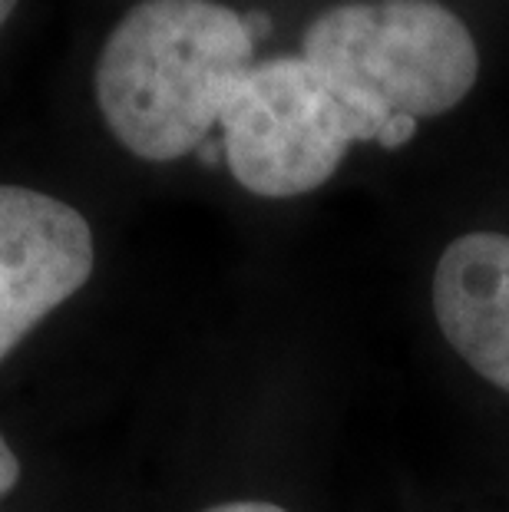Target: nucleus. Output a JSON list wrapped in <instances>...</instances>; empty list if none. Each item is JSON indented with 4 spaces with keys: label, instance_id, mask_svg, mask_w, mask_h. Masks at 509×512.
Returning a JSON list of instances; mask_svg holds the SVG:
<instances>
[{
    "label": "nucleus",
    "instance_id": "5",
    "mask_svg": "<svg viewBox=\"0 0 509 512\" xmlns=\"http://www.w3.org/2000/svg\"><path fill=\"white\" fill-rule=\"evenodd\" d=\"M430 294L453 351L509 394V235L470 232L450 242Z\"/></svg>",
    "mask_w": 509,
    "mask_h": 512
},
{
    "label": "nucleus",
    "instance_id": "2",
    "mask_svg": "<svg viewBox=\"0 0 509 512\" xmlns=\"http://www.w3.org/2000/svg\"><path fill=\"white\" fill-rule=\"evenodd\" d=\"M301 57L381 129L453 110L480 76L470 27L437 0L341 4L308 27Z\"/></svg>",
    "mask_w": 509,
    "mask_h": 512
},
{
    "label": "nucleus",
    "instance_id": "8",
    "mask_svg": "<svg viewBox=\"0 0 509 512\" xmlns=\"http://www.w3.org/2000/svg\"><path fill=\"white\" fill-rule=\"evenodd\" d=\"M205 512H288L275 503H255V499H242V503H222V506H212Z\"/></svg>",
    "mask_w": 509,
    "mask_h": 512
},
{
    "label": "nucleus",
    "instance_id": "9",
    "mask_svg": "<svg viewBox=\"0 0 509 512\" xmlns=\"http://www.w3.org/2000/svg\"><path fill=\"white\" fill-rule=\"evenodd\" d=\"M14 7H17V0H0V24L10 17V10H14Z\"/></svg>",
    "mask_w": 509,
    "mask_h": 512
},
{
    "label": "nucleus",
    "instance_id": "1",
    "mask_svg": "<svg viewBox=\"0 0 509 512\" xmlns=\"http://www.w3.org/2000/svg\"><path fill=\"white\" fill-rule=\"evenodd\" d=\"M245 17L215 0H143L96 63V103L133 156L172 162L209 143L255 67Z\"/></svg>",
    "mask_w": 509,
    "mask_h": 512
},
{
    "label": "nucleus",
    "instance_id": "4",
    "mask_svg": "<svg viewBox=\"0 0 509 512\" xmlns=\"http://www.w3.org/2000/svg\"><path fill=\"white\" fill-rule=\"evenodd\" d=\"M93 271L90 222L47 192L0 185V361Z\"/></svg>",
    "mask_w": 509,
    "mask_h": 512
},
{
    "label": "nucleus",
    "instance_id": "7",
    "mask_svg": "<svg viewBox=\"0 0 509 512\" xmlns=\"http://www.w3.org/2000/svg\"><path fill=\"white\" fill-rule=\"evenodd\" d=\"M17 479H20V460H17V453L10 450V443L4 440V433H0V499L17 486Z\"/></svg>",
    "mask_w": 509,
    "mask_h": 512
},
{
    "label": "nucleus",
    "instance_id": "3",
    "mask_svg": "<svg viewBox=\"0 0 509 512\" xmlns=\"http://www.w3.org/2000/svg\"><path fill=\"white\" fill-rule=\"evenodd\" d=\"M219 126L232 176L262 199L314 192L338 172L354 143H377L381 136V126L305 57L255 63Z\"/></svg>",
    "mask_w": 509,
    "mask_h": 512
},
{
    "label": "nucleus",
    "instance_id": "6",
    "mask_svg": "<svg viewBox=\"0 0 509 512\" xmlns=\"http://www.w3.org/2000/svg\"><path fill=\"white\" fill-rule=\"evenodd\" d=\"M417 119H410V116H394L391 123H387L381 129V136H377V146L381 149H400V146H407L410 139H414L417 133Z\"/></svg>",
    "mask_w": 509,
    "mask_h": 512
}]
</instances>
